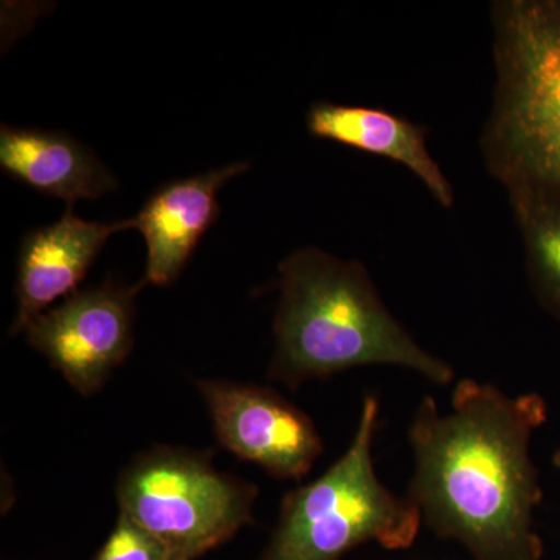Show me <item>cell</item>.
<instances>
[{
  "label": "cell",
  "instance_id": "cell-1",
  "mask_svg": "<svg viewBox=\"0 0 560 560\" xmlns=\"http://www.w3.org/2000/svg\"><path fill=\"white\" fill-rule=\"evenodd\" d=\"M548 419L536 393L508 396L464 378L451 410L423 397L408 430L415 475L408 499L442 539L459 541L475 560H541L534 528L541 497L530 440Z\"/></svg>",
  "mask_w": 560,
  "mask_h": 560
},
{
  "label": "cell",
  "instance_id": "cell-7",
  "mask_svg": "<svg viewBox=\"0 0 560 560\" xmlns=\"http://www.w3.org/2000/svg\"><path fill=\"white\" fill-rule=\"evenodd\" d=\"M197 386L220 444L272 477L301 480L323 455L313 420L276 390L223 381Z\"/></svg>",
  "mask_w": 560,
  "mask_h": 560
},
{
  "label": "cell",
  "instance_id": "cell-10",
  "mask_svg": "<svg viewBox=\"0 0 560 560\" xmlns=\"http://www.w3.org/2000/svg\"><path fill=\"white\" fill-rule=\"evenodd\" d=\"M0 167L31 189L60 198L72 208L80 200H97L119 187L94 151L66 132L0 128Z\"/></svg>",
  "mask_w": 560,
  "mask_h": 560
},
{
  "label": "cell",
  "instance_id": "cell-4",
  "mask_svg": "<svg viewBox=\"0 0 560 560\" xmlns=\"http://www.w3.org/2000/svg\"><path fill=\"white\" fill-rule=\"evenodd\" d=\"M377 422L378 401L366 396L348 451L318 480L283 499L260 560H340L370 541L386 550H407L415 544L422 514L375 474Z\"/></svg>",
  "mask_w": 560,
  "mask_h": 560
},
{
  "label": "cell",
  "instance_id": "cell-14",
  "mask_svg": "<svg viewBox=\"0 0 560 560\" xmlns=\"http://www.w3.org/2000/svg\"><path fill=\"white\" fill-rule=\"evenodd\" d=\"M552 464H555L556 469L560 471V448H558V452L552 456Z\"/></svg>",
  "mask_w": 560,
  "mask_h": 560
},
{
  "label": "cell",
  "instance_id": "cell-8",
  "mask_svg": "<svg viewBox=\"0 0 560 560\" xmlns=\"http://www.w3.org/2000/svg\"><path fill=\"white\" fill-rule=\"evenodd\" d=\"M248 168V162H234L172 180L151 195L138 215L128 219L130 230H138L147 243L143 285L171 287L178 280L198 243L219 220L221 187Z\"/></svg>",
  "mask_w": 560,
  "mask_h": 560
},
{
  "label": "cell",
  "instance_id": "cell-13",
  "mask_svg": "<svg viewBox=\"0 0 560 560\" xmlns=\"http://www.w3.org/2000/svg\"><path fill=\"white\" fill-rule=\"evenodd\" d=\"M171 548L119 512L116 528L94 560H173Z\"/></svg>",
  "mask_w": 560,
  "mask_h": 560
},
{
  "label": "cell",
  "instance_id": "cell-6",
  "mask_svg": "<svg viewBox=\"0 0 560 560\" xmlns=\"http://www.w3.org/2000/svg\"><path fill=\"white\" fill-rule=\"evenodd\" d=\"M143 283L79 290L25 326L32 348L81 396L98 393L132 348L135 301Z\"/></svg>",
  "mask_w": 560,
  "mask_h": 560
},
{
  "label": "cell",
  "instance_id": "cell-2",
  "mask_svg": "<svg viewBox=\"0 0 560 560\" xmlns=\"http://www.w3.org/2000/svg\"><path fill=\"white\" fill-rule=\"evenodd\" d=\"M279 272L272 381L298 389L313 378L388 364L434 385L452 383L451 364L427 352L390 315L360 261L307 246L285 257Z\"/></svg>",
  "mask_w": 560,
  "mask_h": 560
},
{
  "label": "cell",
  "instance_id": "cell-3",
  "mask_svg": "<svg viewBox=\"0 0 560 560\" xmlns=\"http://www.w3.org/2000/svg\"><path fill=\"white\" fill-rule=\"evenodd\" d=\"M492 28L495 88L482 160L504 189L560 191V0L495 2Z\"/></svg>",
  "mask_w": 560,
  "mask_h": 560
},
{
  "label": "cell",
  "instance_id": "cell-9",
  "mask_svg": "<svg viewBox=\"0 0 560 560\" xmlns=\"http://www.w3.org/2000/svg\"><path fill=\"white\" fill-rule=\"evenodd\" d=\"M128 230V220L94 223L79 219L69 208L49 226L28 232L22 238L18 259V315L11 334L24 331L33 318L49 311L55 302L79 291L77 287L86 278L110 235Z\"/></svg>",
  "mask_w": 560,
  "mask_h": 560
},
{
  "label": "cell",
  "instance_id": "cell-5",
  "mask_svg": "<svg viewBox=\"0 0 560 560\" xmlns=\"http://www.w3.org/2000/svg\"><path fill=\"white\" fill-rule=\"evenodd\" d=\"M257 492L217 470L210 453L168 445L140 453L117 481L119 512L189 560L253 523Z\"/></svg>",
  "mask_w": 560,
  "mask_h": 560
},
{
  "label": "cell",
  "instance_id": "cell-15",
  "mask_svg": "<svg viewBox=\"0 0 560 560\" xmlns=\"http://www.w3.org/2000/svg\"><path fill=\"white\" fill-rule=\"evenodd\" d=\"M173 560H189V559L176 558V559H173Z\"/></svg>",
  "mask_w": 560,
  "mask_h": 560
},
{
  "label": "cell",
  "instance_id": "cell-11",
  "mask_svg": "<svg viewBox=\"0 0 560 560\" xmlns=\"http://www.w3.org/2000/svg\"><path fill=\"white\" fill-rule=\"evenodd\" d=\"M305 121L315 138L399 162L422 180L442 208L455 205L452 184L431 156L425 130L419 125L388 110L331 102L313 103Z\"/></svg>",
  "mask_w": 560,
  "mask_h": 560
},
{
  "label": "cell",
  "instance_id": "cell-12",
  "mask_svg": "<svg viewBox=\"0 0 560 560\" xmlns=\"http://www.w3.org/2000/svg\"><path fill=\"white\" fill-rule=\"evenodd\" d=\"M506 191L533 289L560 319V191L534 184H518Z\"/></svg>",
  "mask_w": 560,
  "mask_h": 560
}]
</instances>
